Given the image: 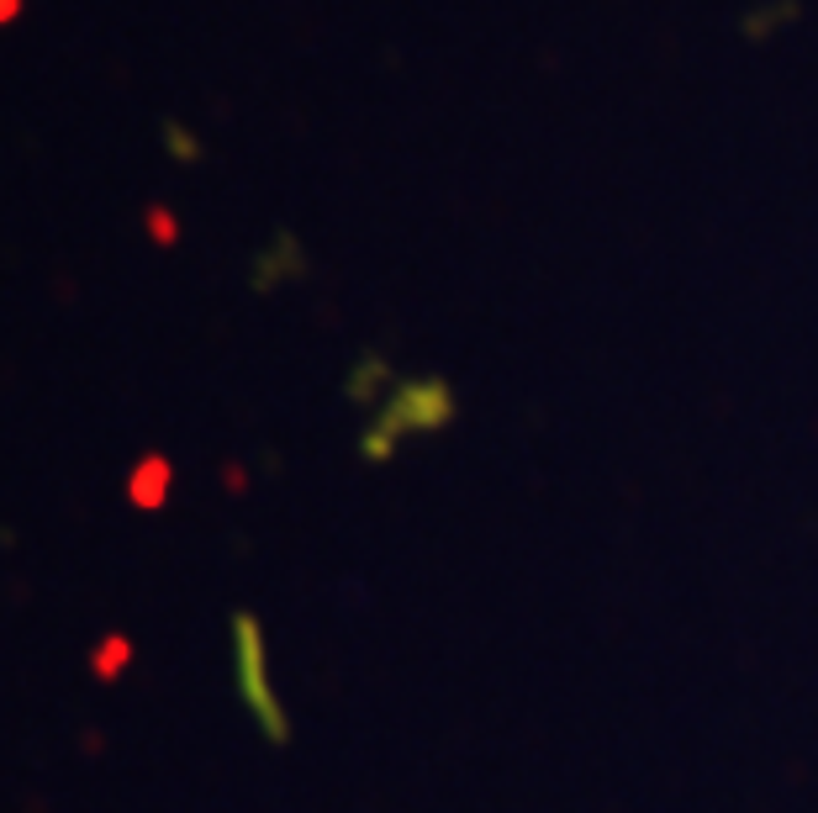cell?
<instances>
[{
  "instance_id": "obj_1",
  "label": "cell",
  "mask_w": 818,
  "mask_h": 813,
  "mask_svg": "<svg viewBox=\"0 0 818 813\" xmlns=\"http://www.w3.org/2000/svg\"><path fill=\"white\" fill-rule=\"evenodd\" d=\"M164 486H170V465L153 454V460H143V465L132 471V502H138V508H159V502H164Z\"/></svg>"
},
{
  "instance_id": "obj_2",
  "label": "cell",
  "mask_w": 818,
  "mask_h": 813,
  "mask_svg": "<svg viewBox=\"0 0 818 813\" xmlns=\"http://www.w3.org/2000/svg\"><path fill=\"white\" fill-rule=\"evenodd\" d=\"M121 665H127V639H106V655L95 661V671H101V676H117Z\"/></svg>"
},
{
  "instance_id": "obj_3",
  "label": "cell",
  "mask_w": 818,
  "mask_h": 813,
  "mask_svg": "<svg viewBox=\"0 0 818 813\" xmlns=\"http://www.w3.org/2000/svg\"><path fill=\"white\" fill-rule=\"evenodd\" d=\"M149 222H153V239H164V243L175 239V228H170V217H164V211H153Z\"/></svg>"
},
{
  "instance_id": "obj_4",
  "label": "cell",
  "mask_w": 818,
  "mask_h": 813,
  "mask_svg": "<svg viewBox=\"0 0 818 813\" xmlns=\"http://www.w3.org/2000/svg\"><path fill=\"white\" fill-rule=\"evenodd\" d=\"M16 11H22V0H0V22H11Z\"/></svg>"
}]
</instances>
